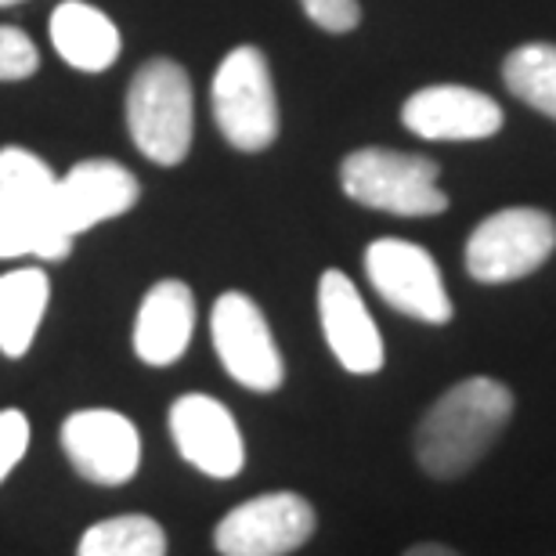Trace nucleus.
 <instances>
[{"label": "nucleus", "mask_w": 556, "mask_h": 556, "mask_svg": "<svg viewBox=\"0 0 556 556\" xmlns=\"http://www.w3.org/2000/svg\"><path fill=\"white\" fill-rule=\"evenodd\" d=\"M514 416V394L492 376H470L427 408L416 430V459L430 477L452 481L473 470Z\"/></svg>", "instance_id": "obj_1"}, {"label": "nucleus", "mask_w": 556, "mask_h": 556, "mask_svg": "<svg viewBox=\"0 0 556 556\" xmlns=\"http://www.w3.org/2000/svg\"><path fill=\"white\" fill-rule=\"evenodd\" d=\"M127 127L144 160L177 166L192 149L195 98L192 80L177 62L152 59L130 80Z\"/></svg>", "instance_id": "obj_2"}, {"label": "nucleus", "mask_w": 556, "mask_h": 556, "mask_svg": "<svg viewBox=\"0 0 556 556\" xmlns=\"http://www.w3.org/2000/svg\"><path fill=\"white\" fill-rule=\"evenodd\" d=\"M441 166L416 152L358 149L340 166V185L354 203L397 217H433L448 210L438 188Z\"/></svg>", "instance_id": "obj_3"}, {"label": "nucleus", "mask_w": 556, "mask_h": 556, "mask_svg": "<svg viewBox=\"0 0 556 556\" xmlns=\"http://www.w3.org/2000/svg\"><path fill=\"white\" fill-rule=\"evenodd\" d=\"M214 119L239 152H264L278 138V98L261 48L225 54L214 76Z\"/></svg>", "instance_id": "obj_4"}, {"label": "nucleus", "mask_w": 556, "mask_h": 556, "mask_svg": "<svg viewBox=\"0 0 556 556\" xmlns=\"http://www.w3.org/2000/svg\"><path fill=\"white\" fill-rule=\"evenodd\" d=\"M556 220L546 210L509 206L484 217L466 242V271L484 286L517 282L553 257Z\"/></svg>", "instance_id": "obj_5"}, {"label": "nucleus", "mask_w": 556, "mask_h": 556, "mask_svg": "<svg viewBox=\"0 0 556 556\" xmlns=\"http://www.w3.org/2000/svg\"><path fill=\"white\" fill-rule=\"evenodd\" d=\"M315 535V506L296 492H268L236 506L214 531L220 556H286Z\"/></svg>", "instance_id": "obj_6"}, {"label": "nucleus", "mask_w": 556, "mask_h": 556, "mask_svg": "<svg viewBox=\"0 0 556 556\" xmlns=\"http://www.w3.org/2000/svg\"><path fill=\"white\" fill-rule=\"evenodd\" d=\"M210 329H214L217 358L231 380L261 394H271L282 387V354H278L264 311L247 293L220 296L214 304V315H210Z\"/></svg>", "instance_id": "obj_7"}, {"label": "nucleus", "mask_w": 556, "mask_h": 556, "mask_svg": "<svg viewBox=\"0 0 556 556\" xmlns=\"http://www.w3.org/2000/svg\"><path fill=\"white\" fill-rule=\"evenodd\" d=\"M365 275L387 304L408 318L444 326L452 321V300L444 293L438 264L422 247L405 239H380L365 250Z\"/></svg>", "instance_id": "obj_8"}, {"label": "nucleus", "mask_w": 556, "mask_h": 556, "mask_svg": "<svg viewBox=\"0 0 556 556\" xmlns=\"http://www.w3.org/2000/svg\"><path fill=\"white\" fill-rule=\"evenodd\" d=\"M62 448L73 470L91 484H127L138 473L141 438L138 427L113 408H84L62 422Z\"/></svg>", "instance_id": "obj_9"}, {"label": "nucleus", "mask_w": 556, "mask_h": 556, "mask_svg": "<svg viewBox=\"0 0 556 556\" xmlns=\"http://www.w3.org/2000/svg\"><path fill=\"white\" fill-rule=\"evenodd\" d=\"M0 203L18 220H26L40 242L37 257L65 261L73 250V236L59 225V177L48 170L40 155L26 149H0Z\"/></svg>", "instance_id": "obj_10"}, {"label": "nucleus", "mask_w": 556, "mask_h": 556, "mask_svg": "<svg viewBox=\"0 0 556 556\" xmlns=\"http://www.w3.org/2000/svg\"><path fill=\"white\" fill-rule=\"evenodd\" d=\"M170 433L181 459L192 463L195 470L217 477V481L239 477L242 463H247L236 416L210 394L177 397L170 408Z\"/></svg>", "instance_id": "obj_11"}, {"label": "nucleus", "mask_w": 556, "mask_h": 556, "mask_svg": "<svg viewBox=\"0 0 556 556\" xmlns=\"http://www.w3.org/2000/svg\"><path fill=\"white\" fill-rule=\"evenodd\" d=\"M402 124L427 141H481L503 127V109L473 87H422L402 109Z\"/></svg>", "instance_id": "obj_12"}, {"label": "nucleus", "mask_w": 556, "mask_h": 556, "mask_svg": "<svg viewBox=\"0 0 556 556\" xmlns=\"http://www.w3.org/2000/svg\"><path fill=\"white\" fill-rule=\"evenodd\" d=\"M318 315L329 351L354 376H369L383 369V340L365 307L358 286L343 271H326L318 282Z\"/></svg>", "instance_id": "obj_13"}, {"label": "nucleus", "mask_w": 556, "mask_h": 556, "mask_svg": "<svg viewBox=\"0 0 556 556\" xmlns=\"http://www.w3.org/2000/svg\"><path fill=\"white\" fill-rule=\"evenodd\" d=\"M141 199L138 177L124 163L84 160L59 177V225L65 236H84L109 217L127 214Z\"/></svg>", "instance_id": "obj_14"}, {"label": "nucleus", "mask_w": 556, "mask_h": 556, "mask_svg": "<svg viewBox=\"0 0 556 556\" xmlns=\"http://www.w3.org/2000/svg\"><path fill=\"white\" fill-rule=\"evenodd\" d=\"M195 296L177 278H163L144 293L135 321V351L144 365H174L192 343Z\"/></svg>", "instance_id": "obj_15"}, {"label": "nucleus", "mask_w": 556, "mask_h": 556, "mask_svg": "<svg viewBox=\"0 0 556 556\" xmlns=\"http://www.w3.org/2000/svg\"><path fill=\"white\" fill-rule=\"evenodd\" d=\"M51 43L73 70L105 73L119 59L116 22L84 0H65L51 11Z\"/></svg>", "instance_id": "obj_16"}, {"label": "nucleus", "mask_w": 556, "mask_h": 556, "mask_svg": "<svg viewBox=\"0 0 556 556\" xmlns=\"http://www.w3.org/2000/svg\"><path fill=\"white\" fill-rule=\"evenodd\" d=\"M48 296L51 282L40 268H18L0 278V351L8 358H22L33 348Z\"/></svg>", "instance_id": "obj_17"}, {"label": "nucleus", "mask_w": 556, "mask_h": 556, "mask_svg": "<svg viewBox=\"0 0 556 556\" xmlns=\"http://www.w3.org/2000/svg\"><path fill=\"white\" fill-rule=\"evenodd\" d=\"M76 556H166V535L152 517H109L84 531Z\"/></svg>", "instance_id": "obj_18"}, {"label": "nucleus", "mask_w": 556, "mask_h": 556, "mask_svg": "<svg viewBox=\"0 0 556 556\" xmlns=\"http://www.w3.org/2000/svg\"><path fill=\"white\" fill-rule=\"evenodd\" d=\"M506 87L520 102L556 119V43H525L503 65Z\"/></svg>", "instance_id": "obj_19"}, {"label": "nucleus", "mask_w": 556, "mask_h": 556, "mask_svg": "<svg viewBox=\"0 0 556 556\" xmlns=\"http://www.w3.org/2000/svg\"><path fill=\"white\" fill-rule=\"evenodd\" d=\"M40 54L26 33L15 26H0V84L4 80H26L37 73Z\"/></svg>", "instance_id": "obj_20"}, {"label": "nucleus", "mask_w": 556, "mask_h": 556, "mask_svg": "<svg viewBox=\"0 0 556 556\" xmlns=\"http://www.w3.org/2000/svg\"><path fill=\"white\" fill-rule=\"evenodd\" d=\"M26 448H29V419L18 408H4L0 413V484L18 466Z\"/></svg>", "instance_id": "obj_21"}, {"label": "nucleus", "mask_w": 556, "mask_h": 556, "mask_svg": "<svg viewBox=\"0 0 556 556\" xmlns=\"http://www.w3.org/2000/svg\"><path fill=\"white\" fill-rule=\"evenodd\" d=\"M300 8L326 33H351L362 18L358 0H300Z\"/></svg>", "instance_id": "obj_22"}, {"label": "nucleus", "mask_w": 556, "mask_h": 556, "mask_svg": "<svg viewBox=\"0 0 556 556\" xmlns=\"http://www.w3.org/2000/svg\"><path fill=\"white\" fill-rule=\"evenodd\" d=\"M26 253H33V257L40 253L37 236H33V228L26 220H18L4 203H0V261L26 257Z\"/></svg>", "instance_id": "obj_23"}, {"label": "nucleus", "mask_w": 556, "mask_h": 556, "mask_svg": "<svg viewBox=\"0 0 556 556\" xmlns=\"http://www.w3.org/2000/svg\"><path fill=\"white\" fill-rule=\"evenodd\" d=\"M405 556H459L448 546H438V542H422V546H413Z\"/></svg>", "instance_id": "obj_24"}, {"label": "nucleus", "mask_w": 556, "mask_h": 556, "mask_svg": "<svg viewBox=\"0 0 556 556\" xmlns=\"http://www.w3.org/2000/svg\"><path fill=\"white\" fill-rule=\"evenodd\" d=\"M11 4H22V0H0V8H11Z\"/></svg>", "instance_id": "obj_25"}]
</instances>
